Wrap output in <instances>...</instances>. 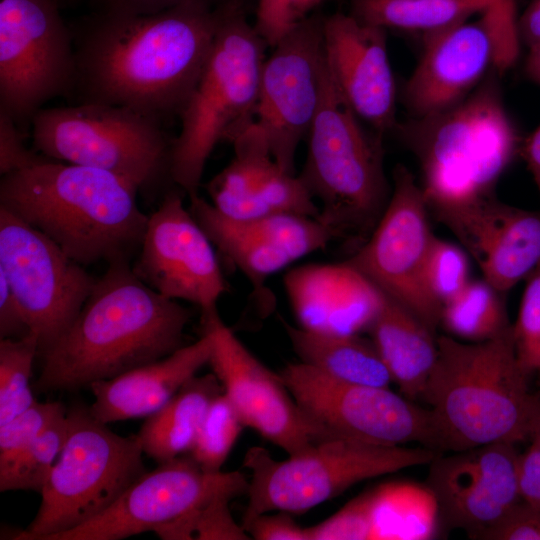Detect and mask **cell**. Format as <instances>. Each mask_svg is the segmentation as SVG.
<instances>
[{
	"label": "cell",
	"instance_id": "1",
	"mask_svg": "<svg viewBox=\"0 0 540 540\" xmlns=\"http://www.w3.org/2000/svg\"><path fill=\"white\" fill-rule=\"evenodd\" d=\"M219 7L184 3L157 13L95 10L71 27L69 99L130 109L162 124L179 116L210 53Z\"/></svg>",
	"mask_w": 540,
	"mask_h": 540
},
{
	"label": "cell",
	"instance_id": "2",
	"mask_svg": "<svg viewBox=\"0 0 540 540\" xmlns=\"http://www.w3.org/2000/svg\"><path fill=\"white\" fill-rule=\"evenodd\" d=\"M190 310L144 283L127 261L108 264L78 316L41 355L38 393L72 392L160 360L184 345Z\"/></svg>",
	"mask_w": 540,
	"mask_h": 540
},
{
	"label": "cell",
	"instance_id": "3",
	"mask_svg": "<svg viewBox=\"0 0 540 540\" xmlns=\"http://www.w3.org/2000/svg\"><path fill=\"white\" fill-rule=\"evenodd\" d=\"M138 191L110 172L44 157L2 176L0 207L79 264H111L140 249L148 216L137 205Z\"/></svg>",
	"mask_w": 540,
	"mask_h": 540
},
{
	"label": "cell",
	"instance_id": "4",
	"mask_svg": "<svg viewBox=\"0 0 540 540\" xmlns=\"http://www.w3.org/2000/svg\"><path fill=\"white\" fill-rule=\"evenodd\" d=\"M529 379L516 357L512 326L480 342L437 338L421 398L430 407L441 452L527 441L536 395Z\"/></svg>",
	"mask_w": 540,
	"mask_h": 540
},
{
	"label": "cell",
	"instance_id": "5",
	"mask_svg": "<svg viewBox=\"0 0 540 540\" xmlns=\"http://www.w3.org/2000/svg\"><path fill=\"white\" fill-rule=\"evenodd\" d=\"M395 130L419 163L428 208L494 194L521 148L495 77L451 108L397 124Z\"/></svg>",
	"mask_w": 540,
	"mask_h": 540
},
{
	"label": "cell",
	"instance_id": "6",
	"mask_svg": "<svg viewBox=\"0 0 540 540\" xmlns=\"http://www.w3.org/2000/svg\"><path fill=\"white\" fill-rule=\"evenodd\" d=\"M267 44L245 15L243 0L219 6L214 41L179 118L170 178L188 196L197 194L210 154L254 120Z\"/></svg>",
	"mask_w": 540,
	"mask_h": 540
},
{
	"label": "cell",
	"instance_id": "7",
	"mask_svg": "<svg viewBox=\"0 0 540 540\" xmlns=\"http://www.w3.org/2000/svg\"><path fill=\"white\" fill-rule=\"evenodd\" d=\"M363 123L338 90L325 61L321 102L307 135V156L299 176L320 204L317 219L336 239L356 248L371 234L390 198L383 135Z\"/></svg>",
	"mask_w": 540,
	"mask_h": 540
},
{
	"label": "cell",
	"instance_id": "8",
	"mask_svg": "<svg viewBox=\"0 0 540 540\" xmlns=\"http://www.w3.org/2000/svg\"><path fill=\"white\" fill-rule=\"evenodd\" d=\"M68 433L41 491L39 509L15 540H51L102 514L145 472L136 435L121 436L89 407L67 410Z\"/></svg>",
	"mask_w": 540,
	"mask_h": 540
},
{
	"label": "cell",
	"instance_id": "9",
	"mask_svg": "<svg viewBox=\"0 0 540 540\" xmlns=\"http://www.w3.org/2000/svg\"><path fill=\"white\" fill-rule=\"evenodd\" d=\"M440 453L332 437L279 461L251 447L243 462L251 478L242 526L267 512L303 513L361 481L429 464Z\"/></svg>",
	"mask_w": 540,
	"mask_h": 540
},
{
	"label": "cell",
	"instance_id": "10",
	"mask_svg": "<svg viewBox=\"0 0 540 540\" xmlns=\"http://www.w3.org/2000/svg\"><path fill=\"white\" fill-rule=\"evenodd\" d=\"M31 126L34 150L49 159L110 172L139 190L171 180L173 140L161 123L130 109L103 104L43 108Z\"/></svg>",
	"mask_w": 540,
	"mask_h": 540
},
{
	"label": "cell",
	"instance_id": "11",
	"mask_svg": "<svg viewBox=\"0 0 540 540\" xmlns=\"http://www.w3.org/2000/svg\"><path fill=\"white\" fill-rule=\"evenodd\" d=\"M73 34L56 0H0V111L21 129L44 104L69 97Z\"/></svg>",
	"mask_w": 540,
	"mask_h": 540
},
{
	"label": "cell",
	"instance_id": "12",
	"mask_svg": "<svg viewBox=\"0 0 540 540\" xmlns=\"http://www.w3.org/2000/svg\"><path fill=\"white\" fill-rule=\"evenodd\" d=\"M0 273L39 341V355L68 330L96 279L55 242L0 207Z\"/></svg>",
	"mask_w": 540,
	"mask_h": 540
},
{
	"label": "cell",
	"instance_id": "13",
	"mask_svg": "<svg viewBox=\"0 0 540 540\" xmlns=\"http://www.w3.org/2000/svg\"><path fill=\"white\" fill-rule=\"evenodd\" d=\"M280 375L306 415L337 436L384 446L415 442L441 452L430 410L389 387L337 380L302 362Z\"/></svg>",
	"mask_w": 540,
	"mask_h": 540
},
{
	"label": "cell",
	"instance_id": "14",
	"mask_svg": "<svg viewBox=\"0 0 540 540\" xmlns=\"http://www.w3.org/2000/svg\"><path fill=\"white\" fill-rule=\"evenodd\" d=\"M429 212L420 184L406 167L397 165L392 193L380 219L346 262L434 332L442 307L430 296L424 280L434 237Z\"/></svg>",
	"mask_w": 540,
	"mask_h": 540
},
{
	"label": "cell",
	"instance_id": "15",
	"mask_svg": "<svg viewBox=\"0 0 540 540\" xmlns=\"http://www.w3.org/2000/svg\"><path fill=\"white\" fill-rule=\"evenodd\" d=\"M324 17L314 13L295 26L262 67L254 123L274 161L288 172L295 173L298 145L308 135L321 102Z\"/></svg>",
	"mask_w": 540,
	"mask_h": 540
},
{
	"label": "cell",
	"instance_id": "16",
	"mask_svg": "<svg viewBox=\"0 0 540 540\" xmlns=\"http://www.w3.org/2000/svg\"><path fill=\"white\" fill-rule=\"evenodd\" d=\"M201 325L212 343L208 364L245 427L288 455L340 437L306 415L280 373L270 370L244 346L224 324L217 307L201 312Z\"/></svg>",
	"mask_w": 540,
	"mask_h": 540
},
{
	"label": "cell",
	"instance_id": "17",
	"mask_svg": "<svg viewBox=\"0 0 540 540\" xmlns=\"http://www.w3.org/2000/svg\"><path fill=\"white\" fill-rule=\"evenodd\" d=\"M239 471L210 473L191 456L176 457L145 472L102 514L51 540H119L152 531L216 498L247 494Z\"/></svg>",
	"mask_w": 540,
	"mask_h": 540
},
{
	"label": "cell",
	"instance_id": "18",
	"mask_svg": "<svg viewBox=\"0 0 540 540\" xmlns=\"http://www.w3.org/2000/svg\"><path fill=\"white\" fill-rule=\"evenodd\" d=\"M213 246L182 197L169 192L148 216L132 269L162 296L208 311L227 291Z\"/></svg>",
	"mask_w": 540,
	"mask_h": 540
},
{
	"label": "cell",
	"instance_id": "19",
	"mask_svg": "<svg viewBox=\"0 0 540 540\" xmlns=\"http://www.w3.org/2000/svg\"><path fill=\"white\" fill-rule=\"evenodd\" d=\"M515 444L498 442L437 455L426 485L438 507L439 523L484 539L521 501Z\"/></svg>",
	"mask_w": 540,
	"mask_h": 540
},
{
	"label": "cell",
	"instance_id": "20",
	"mask_svg": "<svg viewBox=\"0 0 540 540\" xmlns=\"http://www.w3.org/2000/svg\"><path fill=\"white\" fill-rule=\"evenodd\" d=\"M429 211L456 236L483 279L503 294L540 264V211L509 205L495 194Z\"/></svg>",
	"mask_w": 540,
	"mask_h": 540
},
{
	"label": "cell",
	"instance_id": "21",
	"mask_svg": "<svg viewBox=\"0 0 540 540\" xmlns=\"http://www.w3.org/2000/svg\"><path fill=\"white\" fill-rule=\"evenodd\" d=\"M327 69L338 90L377 133L395 130L396 85L387 50V29L336 12L324 17Z\"/></svg>",
	"mask_w": 540,
	"mask_h": 540
},
{
	"label": "cell",
	"instance_id": "22",
	"mask_svg": "<svg viewBox=\"0 0 540 540\" xmlns=\"http://www.w3.org/2000/svg\"><path fill=\"white\" fill-rule=\"evenodd\" d=\"M491 67V53L479 20L423 32L421 58L402 90L414 118L439 113L465 99Z\"/></svg>",
	"mask_w": 540,
	"mask_h": 540
},
{
	"label": "cell",
	"instance_id": "23",
	"mask_svg": "<svg viewBox=\"0 0 540 540\" xmlns=\"http://www.w3.org/2000/svg\"><path fill=\"white\" fill-rule=\"evenodd\" d=\"M283 284L299 326L327 334L367 331L384 298L377 286L346 261L294 267L286 272Z\"/></svg>",
	"mask_w": 540,
	"mask_h": 540
},
{
	"label": "cell",
	"instance_id": "24",
	"mask_svg": "<svg viewBox=\"0 0 540 540\" xmlns=\"http://www.w3.org/2000/svg\"><path fill=\"white\" fill-rule=\"evenodd\" d=\"M211 347L210 336L202 333L196 342L160 360L92 383L91 414L105 424L152 415L208 364Z\"/></svg>",
	"mask_w": 540,
	"mask_h": 540
},
{
	"label": "cell",
	"instance_id": "25",
	"mask_svg": "<svg viewBox=\"0 0 540 540\" xmlns=\"http://www.w3.org/2000/svg\"><path fill=\"white\" fill-rule=\"evenodd\" d=\"M384 294V293H383ZM392 382L406 398H421L437 357V339L411 311L384 294L367 330Z\"/></svg>",
	"mask_w": 540,
	"mask_h": 540
},
{
	"label": "cell",
	"instance_id": "26",
	"mask_svg": "<svg viewBox=\"0 0 540 540\" xmlns=\"http://www.w3.org/2000/svg\"><path fill=\"white\" fill-rule=\"evenodd\" d=\"M223 392L212 373L193 376L158 411L146 417L137 437L158 464L189 452L211 402Z\"/></svg>",
	"mask_w": 540,
	"mask_h": 540
},
{
	"label": "cell",
	"instance_id": "27",
	"mask_svg": "<svg viewBox=\"0 0 540 540\" xmlns=\"http://www.w3.org/2000/svg\"><path fill=\"white\" fill-rule=\"evenodd\" d=\"M300 362L348 383L389 387L392 378L371 340L315 332L282 321Z\"/></svg>",
	"mask_w": 540,
	"mask_h": 540
},
{
	"label": "cell",
	"instance_id": "28",
	"mask_svg": "<svg viewBox=\"0 0 540 540\" xmlns=\"http://www.w3.org/2000/svg\"><path fill=\"white\" fill-rule=\"evenodd\" d=\"M189 210L223 256L260 288L271 275L293 263L283 250L219 213L198 194L189 196Z\"/></svg>",
	"mask_w": 540,
	"mask_h": 540
},
{
	"label": "cell",
	"instance_id": "29",
	"mask_svg": "<svg viewBox=\"0 0 540 540\" xmlns=\"http://www.w3.org/2000/svg\"><path fill=\"white\" fill-rule=\"evenodd\" d=\"M373 491L372 539L426 540L436 535L438 507L426 484L393 482Z\"/></svg>",
	"mask_w": 540,
	"mask_h": 540
},
{
	"label": "cell",
	"instance_id": "30",
	"mask_svg": "<svg viewBox=\"0 0 540 540\" xmlns=\"http://www.w3.org/2000/svg\"><path fill=\"white\" fill-rule=\"evenodd\" d=\"M440 322L452 335L470 342L493 339L512 326L503 293L484 279L469 281L444 303Z\"/></svg>",
	"mask_w": 540,
	"mask_h": 540
},
{
	"label": "cell",
	"instance_id": "31",
	"mask_svg": "<svg viewBox=\"0 0 540 540\" xmlns=\"http://www.w3.org/2000/svg\"><path fill=\"white\" fill-rule=\"evenodd\" d=\"M66 414L54 420L22 452L0 468L1 492L32 490L41 493L67 437Z\"/></svg>",
	"mask_w": 540,
	"mask_h": 540
},
{
	"label": "cell",
	"instance_id": "32",
	"mask_svg": "<svg viewBox=\"0 0 540 540\" xmlns=\"http://www.w3.org/2000/svg\"><path fill=\"white\" fill-rule=\"evenodd\" d=\"M37 355L39 341L32 331L21 338L0 339V426L36 401L30 379Z\"/></svg>",
	"mask_w": 540,
	"mask_h": 540
},
{
	"label": "cell",
	"instance_id": "33",
	"mask_svg": "<svg viewBox=\"0 0 540 540\" xmlns=\"http://www.w3.org/2000/svg\"><path fill=\"white\" fill-rule=\"evenodd\" d=\"M244 427L222 392L211 402L189 450L190 456L204 471L220 472Z\"/></svg>",
	"mask_w": 540,
	"mask_h": 540
},
{
	"label": "cell",
	"instance_id": "34",
	"mask_svg": "<svg viewBox=\"0 0 540 540\" xmlns=\"http://www.w3.org/2000/svg\"><path fill=\"white\" fill-rule=\"evenodd\" d=\"M229 497H219L174 521L162 524L153 532L162 540H248L229 509Z\"/></svg>",
	"mask_w": 540,
	"mask_h": 540
},
{
	"label": "cell",
	"instance_id": "35",
	"mask_svg": "<svg viewBox=\"0 0 540 540\" xmlns=\"http://www.w3.org/2000/svg\"><path fill=\"white\" fill-rule=\"evenodd\" d=\"M424 280L428 293L442 307L470 281L466 251L434 235L425 263Z\"/></svg>",
	"mask_w": 540,
	"mask_h": 540
},
{
	"label": "cell",
	"instance_id": "36",
	"mask_svg": "<svg viewBox=\"0 0 540 540\" xmlns=\"http://www.w3.org/2000/svg\"><path fill=\"white\" fill-rule=\"evenodd\" d=\"M479 22L486 34L491 67L503 74L518 61L522 38L515 0H498L480 12Z\"/></svg>",
	"mask_w": 540,
	"mask_h": 540
},
{
	"label": "cell",
	"instance_id": "37",
	"mask_svg": "<svg viewBox=\"0 0 540 540\" xmlns=\"http://www.w3.org/2000/svg\"><path fill=\"white\" fill-rule=\"evenodd\" d=\"M517 360L524 372L540 381V264L525 279L518 315L512 324Z\"/></svg>",
	"mask_w": 540,
	"mask_h": 540
},
{
	"label": "cell",
	"instance_id": "38",
	"mask_svg": "<svg viewBox=\"0 0 540 540\" xmlns=\"http://www.w3.org/2000/svg\"><path fill=\"white\" fill-rule=\"evenodd\" d=\"M58 401H35L28 409L0 426V468L33 442L54 420L67 413Z\"/></svg>",
	"mask_w": 540,
	"mask_h": 540
},
{
	"label": "cell",
	"instance_id": "39",
	"mask_svg": "<svg viewBox=\"0 0 540 540\" xmlns=\"http://www.w3.org/2000/svg\"><path fill=\"white\" fill-rule=\"evenodd\" d=\"M374 491H366L324 521L307 527L308 540L372 539Z\"/></svg>",
	"mask_w": 540,
	"mask_h": 540
},
{
	"label": "cell",
	"instance_id": "40",
	"mask_svg": "<svg viewBox=\"0 0 540 540\" xmlns=\"http://www.w3.org/2000/svg\"><path fill=\"white\" fill-rule=\"evenodd\" d=\"M328 0H257L253 24L267 46L273 48L299 23Z\"/></svg>",
	"mask_w": 540,
	"mask_h": 540
},
{
	"label": "cell",
	"instance_id": "41",
	"mask_svg": "<svg viewBox=\"0 0 540 540\" xmlns=\"http://www.w3.org/2000/svg\"><path fill=\"white\" fill-rule=\"evenodd\" d=\"M45 156L24 145L22 132L16 123L0 111V173L2 176L27 168Z\"/></svg>",
	"mask_w": 540,
	"mask_h": 540
},
{
	"label": "cell",
	"instance_id": "42",
	"mask_svg": "<svg viewBox=\"0 0 540 540\" xmlns=\"http://www.w3.org/2000/svg\"><path fill=\"white\" fill-rule=\"evenodd\" d=\"M484 539L540 540V510L522 500Z\"/></svg>",
	"mask_w": 540,
	"mask_h": 540
},
{
	"label": "cell",
	"instance_id": "43",
	"mask_svg": "<svg viewBox=\"0 0 540 540\" xmlns=\"http://www.w3.org/2000/svg\"><path fill=\"white\" fill-rule=\"evenodd\" d=\"M288 512L263 513L252 519L244 529L256 540H308L307 527L299 526Z\"/></svg>",
	"mask_w": 540,
	"mask_h": 540
},
{
	"label": "cell",
	"instance_id": "44",
	"mask_svg": "<svg viewBox=\"0 0 540 540\" xmlns=\"http://www.w3.org/2000/svg\"><path fill=\"white\" fill-rule=\"evenodd\" d=\"M230 1L232 0H94V3L95 10L152 14L184 3H201L217 8Z\"/></svg>",
	"mask_w": 540,
	"mask_h": 540
},
{
	"label": "cell",
	"instance_id": "45",
	"mask_svg": "<svg viewBox=\"0 0 540 540\" xmlns=\"http://www.w3.org/2000/svg\"><path fill=\"white\" fill-rule=\"evenodd\" d=\"M519 489L522 500L540 510V447L531 443L518 460Z\"/></svg>",
	"mask_w": 540,
	"mask_h": 540
},
{
	"label": "cell",
	"instance_id": "46",
	"mask_svg": "<svg viewBox=\"0 0 540 540\" xmlns=\"http://www.w3.org/2000/svg\"><path fill=\"white\" fill-rule=\"evenodd\" d=\"M30 329L4 275L0 273V339L21 338Z\"/></svg>",
	"mask_w": 540,
	"mask_h": 540
},
{
	"label": "cell",
	"instance_id": "47",
	"mask_svg": "<svg viewBox=\"0 0 540 540\" xmlns=\"http://www.w3.org/2000/svg\"><path fill=\"white\" fill-rule=\"evenodd\" d=\"M522 42L528 47L540 42V0H533L519 18Z\"/></svg>",
	"mask_w": 540,
	"mask_h": 540
},
{
	"label": "cell",
	"instance_id": "48",
	"mask_svg": "<svg viewBox=\"0 0 540 540\" xmlns=\"http://www.w3.org/2000/svg\"><path fill=\"white\" fill-rule=\"evenodd\" d=\"M521 153L540 195V125L521 144Z\"/></svg>",
	"mask_w": 540,
	"mask_h": 540
},
{
	"label": "cell",
	"instance_id": "49",
	"mask_svg": "<svg viewBox=\"0 0 540 540\" xmlns=\"http://www.w3.org/2000/svg\"><path fill=\"white\" fill-rule=\"evenodd\" d=\"M527 76L540 85V42L529 47V53L525 61Z\"/></svg>",
	"mask_w": 540,
	"mask_h": 540
},
{
	"label": "cell",
	"instance_id": "50",
	"mask_svg": "<svg viewBox=\"0 0 540 540\" xmlns=\"http://www.w3.org/2000/svg\"><path fill=\"white\" fill-rule=\"evenodd\" d=\"M528 440L540 447V393H536L531 414Z\"/></svg>",
	"mask_w": 540,
	"mask_h": 540
}]
</instances>
